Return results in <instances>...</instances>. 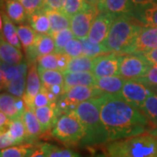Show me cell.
<instances>
[{
	"label": "cell",
	"mask_w": 157,
	"mask_h": 157,
	"mask_svg": "<svg viewBox=\"0 0 157 157\" xmlns=\"http://www.w3.org/2000/svg\"><path fill=\"white\" fill-rule=\"evenodd\" d=\"M101 118L108 142L141 135L152 128L140 108L116 94H104L101 96Z\"/></svg>",
	"instance_id": "obj_1"
},
{
	"label": "cell",
	"mask_w": 157,
	"mask_h": 157,
	"mask_svg": "<svg viewBox=\"0 0 157 157\" xmlns=\"http://www.w3.org/2000/svg\"><path fill=\"white\" fill-rule=\"evenodd\" d=\"M101 96L79 103L73 111L85 128L86 135L81 141L82 145L108 142L101 118Z\"/></svg>",
	"instance_id": "obj_2"
},
{
	"label": "cell",
	"mask_w": 157,
	"mask_h": 157,
	"mask_svg": "<svg viewBox=\"0 0 157 157\" xmlns=\"http://www.w3.org/2000/svg\"><path fill=\"white\" fill-rule=\"evenodd\" d=\"M107 157H157V136L147 132L108 142Z\"/></svg>",
	"instance_id": "obj_3"
},
{
	"label": "cell",
	"mask_w": 157,
	"mask_h": 157,
	"mask_svg": "<svg viewBox=\"0 0 157 157\" xmlns=\"http://www.w3.org/2000/svg\"><path fill=\"white\" fill-rule=\"evenodd\" d=\"M136 18L132 16H118L111 25L103 45L109 52L125 54L139 33L141 24H136Z\"/></svg>",
	"instance_id": "obj_4"
},
{
	"label": "cell",
	"mask_w": 157,
	"mask_h": 157,
	"mask_svg": "<svg viewBox=\"0 0 157 157\" xmlns=\"http://www.w3.org/2000/svg\"><path fill=\"white\" fill-rule=\"evenodd\" d=\"M85 135L84 127L73 111L63 113L52 129V136L67 144L81 143Z\"/></svg>",
	"instance_id": "obj_5"
},
{
	"label": "cell",
	"mask_w": 157,
	"mask_h": 157,
	"mask_svg": "<svg viewBox=\"0 0 157 157\" xmlns=\"http://www.w3.org/2000/svg\"><path fill=\"white\" fill-rule=\"evenodd\" d=\"M102 94H104V93L96 88L95 86H74L62 94L57 106L60 113L71 112L74 110V108L79 103L99 97Z\"/></svg>",
	"instance_id": "obj_6"
},
{
	"label": "cell",
	"mask_w": 157,
	"mask_h": 157,
	"mask_svg": "<svg viewBox=\"0 0 157 157\" xmlns=\"http://www.w3.org/2000/svg\"><path fill=\"white\" fill-rule=\"evenodd\" d=\"M151 66V64L147 61L140 54L121 55L118 75L126 80H135L144 76Z\"/></svg>",
	"instance_id": "obj_7"
},
{
	"label": "cell",
	"mask_w": 157,
	"mask_h": 157,
	"mask_svg": "<svg viewBox=\"0 0 157 157\" xmlns=\"http://www.w3.org/2000/svg\"><path fill=\"white\" fill-rule=\"evenodd\" d=\"M99 13L100 11L97 6L87 2L81 11L71 17L70 28L73 31L75 38L82 39L87 37L92 24Z\"/></svg>",
	"instance_id": "obj_8"
},
{
	"label": "cell",
	"mask_w": 157,
	"mask_h": 157,
	"mask_svg": "<svg viewBox=\"0 0 157 157\" xmlns=\"http://www.w3.org/2000/svg\"><path fill=\"white\" fill-rule=\"evenodd\" d=\"M154 93L155 92L146 85L137 80L129 79L126 80L121 91L116 95L132 106L140 108L147 98Z\"/></svg>",
	"instance_id": "obj_9"
},
{
	"label": "cell",
	"mask_w": 157,
	"mask_h": 157,
	"mask_svg": "<svg viewBox=\"0 0 157 157\" xmlns=\"http://www.w3.org/2000/svg\"><path fill=\"white\" fill-rule=\"evenodd\" d=\"M157 48V27L143 25L125 54H140Z\"/></svg>",
	"instance_id": "obj_10"
},
{
	"label": "cell",
	"mask_w": 157,
	"mask_h": 157,
	"mask_svg": "<svg viewBox=\"0 0 157 157\" xmlns=\"http://www.w3.org/2000/svg\"><path fill=\"white\" fill-rule=\"evenodd\" d=\"M115 16L106 12H100L92 24L87 38L95 44H103L106 40Z\"/></svg>",
	"instance_id": "obj_11"
},
{
	"label": "cell",
	"mask_w": 157,
	"mask_h": 157,
	"mask_svg": "<svg viewBox=\"0 0 157 157\" xmlns=\"http://www.w3.org/2000/svg\"><path fill=\"white\" fill-rule=\"evenodd\" d=\"M121 55L116 53L105 54L94 58L92 73L96 78L119 74Z\"/></svg>",
	"instance_id": "obj_12"
},
{
	"label": "cell",
	"mask_w": 157,
	"mask_h": 157,
	"mask_svg": "<svg viewBox=\"0 0 157 157\" xmlns=\"http://www.w3.org/2000/svg\"><path fill=\"white\" fill-rule=\"evenodd\" d=\"M42 88V83L39 77L38 64L36 61H33L29 67L27 78H26V89L23 96V100L25 105L31 109L33 108L34 98Z\"/></svg>",
	"instance_id": "obj_13"
},
{
	"label": "cell",
	"mask_w": 157,
	"mask_h": 157,
	"mask_svg": "<svg viewBox=\"0 0 157 157\" xmlns=\"http://www.w3.org/2000/svg\"><path fill=\"white\" fill-rule=\"evenodd\" d=\"M31 62L37 60L39 57L55 52V42L50 34L38 33L34 44L25 52Z\"/></svg>",
	"instance_id": "obj_14"
},
{
	"label": "cell",
	"mask_w": 157,
	"mask_h": 157,
	"mask_svg": "<svg viewBox=\"0 0 157 157\" xmlns=\"http://www.w3.org/2000/svg\"><path fill=\"white\" fill-rule=\"evenodd\" d=\"M25 103L23 98L14 96L11 94L2 93L0 95V110L11 120L22 117Z\"/></svg>",
	"instance_id": "obj_15"
},
{
	"label": "cell",
	"mask_w": 157,
	"mask_h": 157,
	"mask_svg": "<svg viewBox=\"0 0 157 157\" xmlns=\"http://www.w3.org/2000/svg\"><path fill=\"white\" fill-rule=\"evenodd\" d=\"M100 12H106L118 16H134L135 9L130 0H104L97 6Z\"/></svg>",
	"instance_id": "obj_16"
},
{
	"label": "cell",
	"mask_w": 157,
	"mask_h": 157,
	"mask_svg": "<svg viewBox=\"0 0 157 157\" xmlns=\"http://www.w3.org/2000/svg\"><path fill=\"white\" fill-rule=\"evenodd\" d=\"M33 111L42 126L44 133L52 129L59 116V114H60V111L55 102L45 107H37Z\"/></svg>",
	"instance_id": "obj_17"
},
{
	"label": "cell",
	"mask_w": 157,
	"mask_h": 157,
	"mask_svg": "<svg viewBox=\"0 0 157 157\" xmlns=\"http://www.w3.org/2000/svg\"><path fill=\"white\" fill-rule=\"evenodd\" d=\"M22 121L26 129L28 143H33L34 140H37L44 133L42 126L39 121L34 111L26 105L22 114Z\"/></svg>",
	"instance_id": "obj_18"
},
{
	"label": "cell",
	"mask_w": 157,
	"mask_h": 157,
	"mask_svg": "<svg viewBox=\"0 0 157 157\" xmlns=\"http://www.w3.org/2000/svg\"><path fill=\"white\" fill-rule=\"evenodd\" d=\"M70 57L61 52H52L37 59L38 67L47 70H59L65 71L67 67Z\"/></svg>",
	"instance_id": "obj_19"
},
{
	"label": "cell",
	"mask_w": 157,
	"mask_h": 157,
	"mask_svg": "<svg viewBox=\"0 0 157 157\" xmlns=\"http://www.w3.org/2000/svg\"><path fill=\"white\" fill-rule=\"evenodd\" d=\"M64 74V87L63 93L68 89L85 86H94L96 77L92 72H80V73H63Z\"/></svg>",
	"instance_id": "obj_20"
},
{
	"label": "cell",
	"mask_w": 157,
	"mask_h": 157,
	"mask_svg": "<svg viewBox=\"0 0 157 157\" xmlns=\"http://www.w3.org/2000/svg\"><path fill=\"white\" fill-rule=\"evenodd\" d=\"M126 79L120 75L96 78L94 86L104 94H118L123 87Z\"/></svg>",
	"instance_id": "obj_21"
},
{
	"label": "cell",
	"mask_w": 157,
	"mask_h": 157,
	"mask_svg": "<svg viewBox=\"0 0 157 157\" xmlns=\"http://www.w3.org/2000/svg\"><path fill=\"white\" fill-rule=\"evenodd\" d=\"M1 37L6 41L17 47L18 49L22 48V45L17 34V29L5 12H1Z\"/></svg>",
	"instance_id": "obj_22"
},
{
	"label": "cell",
	"mask_w": 157,
	"mask_h": 157,
	"mask_svg": "<svg viewBox=\"0 0 157 157\" xmlns=\"http://www.w3.org/2000/svg\"><path fill=\"white\" fill-rule=\"evenodd\" d=\"M27 64L20 63L18 65L11 66L5 62L1 61V70H0V77H1V89H6V86L9 84L13 78L19 75L27 74Z\"/></svg>",
	"instance_id": "obj_23"
},
{
	"label": "cell",
	"mask_w": 157,
	"mask_h": 157,
	"mask_svg": "<svg viewBox=\"0 0 157 157\" xmlns=\"http://www.w3.org/2000/svg\"><path fill=\"white\" fill-rule=\"evenodd\" d=\"M0 58L1 61L8 65L15 66L22 63L23 53L21 49L9 44L6 39L1 37L0 43Z\"/></svg>",
	"instance_id": "obj_24"
},
{
	"label": "cell",
	"mask_w": 157,
	"mask_h": 157,
	"mask_svg": "<svg viewBox=\"0 0 157 157\" xmlns=\"http://www.w3.org/2000/svg\"><path fill=\"white\" fill-rule=\"evenodd\" d=\"M47 17L50 20L51 24V34L62 31L64 29L70 28L71 25V17L67 16L60 10H53L44 8Z\"/></svg>",
	"instance_id": "obj_25"
},
{
	"label": "cell",
	"mask_w": 157,
	"mask_h": 157,
	"mask_svg": "<svg viewBox=\"0 0 157 157\" xmlns=\"http://www.w3.org/2000/svg\"><path fill=\"white\" fill-rule=\"evenodd\" d=\"M42 86L51 90L53 87H64V74L59 70H47L38 67Z\"/></svg>",
	"instance_id": "obj_26"
},
{
	"label": "cell",
	"mask_w": 157,
	"mask_h": 157,
	"mask_svg": "<svg viewBox=\"0 0 157 157\" xmlns=\"http://www.w3.org/2000/svg\"><path fill=\"white\" fill-rule=\"evenodd\" d=\"M5 13L17 24H22L28 18V14L19 0H6Z\"/></svg>",
	"instance_id": "obj_27"
},
{
	"label": "cell",
	"mask_w": 157,
	"mask_h": 157,
	"mask_svg": "<svg viewBox=\"0 0 157 157\" xmlns=\"http://www.w3.org/2000/svg\"><path fill=\"white\" fill-rule=\"evenodd\" d=\"M6 131L12 140L14 146L24 144V142L28 143L26 129L23 122L22 117L11 120L9 128Z\"/></svg>",
	"instance_id": "obj_28"
},
{
	"label": "cell",
	"mask_w": 157,
	"mask_h": 157,
	"mask_svg": "<svg viewBox=\"0 0 157 157\" xmlns=\"http://www.w3.org/2000/svg\"><path fill=\"white\" fill-rule=\"evenodd\" d=\"M94 58L80 55L75 58H70L67 67L63 73H80V72H92L94 67Z\"/></svg>",
	"instance_id": "obj_29"
},
{
	"label": "cell",
	"mask_w": 157,
	"mask_h": 157,
	"mask_svg": "<svg viewBox=\"0 0 157 157\" xmlns=\"http://www.w3.org/2000/svg\"><path fill=\"white\" fill-rule=\"evenodd\" d=\"M27 20L30 24V26L37 33L50 34V20L44 9L29 15Z\"/></svg>",
	"instance_id": "obj_30"
},
{
	"label": "cell",
	"mask_w": 157,
	"mask_h": 157,
	"mask_svg": "<svg viewBox=\"0 0 157 157\" xmlns=\"http://www.w3.org/2000/svg\"><path fill=\"white\" fill-rule=\"evenodd\" d=\"M133 17L145 26L157 27V1L140 10L135 11Z\"/></svg>",
	"instance_id": "obj_31"
},
{
	"label": "cell",
	"mask_w": 157,
	"mask_h": 157,
	"mask_svg": "<svg viewBox=\"0 0 157 157\" xmlns=\"http://www.w3.org/2000/svg\"><path fill=\"white\" fill-rule=\"evenodd\" d=\"M140 109L148 119L152 128L157 127V94L154 93L147 97Z\"/></svg>",
	"instance_id": "obj_32"
},
{
	"label": "cell",
	"mask_w": 157,
	"mask_h": 157,
	"mask_svg": "<svg viewBox=\"0 0 157 157\" xmlns=\"http://www.w3.org/2000/svg\"><path fill=\"white\" fill-rule=\"evenodd\" d=\"M36 144L25 143L16 146H11L2 149L0 152V157H28L33 151Z\"/></svg>",
	"instance_id": "obj_33"
},
{
	"label": "cell",
	"mask_w": 157,
	"mask_h": 157,
	"mask_svg": "<svg viewBox=\"0 0 157 157\" xmlns=\"http://www.w3.org/2000/svg\"><path fill=\"white\" fill-rule=\"evenodd\" d=\"M17 29L23 49L26 52L34 44L38 33L27 25L19 24L17 26Z\"/></svg>",
	"instance_id": "obj_34"
},
{
	"label": "cell",
	"mask_w": 157,
	"mask_h": 157,
	"mask_svg": "<svg viewBox=\"0 0 157 157\" xmlns=\"http://www.w3.org/2000/svg\"><path fill=\"white\" fill-rule=\"evenodd\" d=\"M26 78H27L26 74L17 76L9 82V84L6 86L5 90H6L9 94L12 95L23 98L26 89Z\"/></svg>",
	"instance_id": "obj_35"
},
{
	"label": "cell",
	"mask_w": 157,
	"mask_h": 157,
	"mask_svg": "<svg viewBox=\"0 0 157 157\" xmlns=\"http://www.w3.org/2000/svg\"><path fill=\"white\" fill-rule=\"evenodd\" d=\"M55 42V52H62L68 42L75 38L71 28H67L51 34Z\"/></svg>",
	"instance_id": "obj_36"
},
{
	"label": "cell",
	"mask_w": 157,
	"mask_h": 157,
	"mask_svg": "<svg viewBox=\"0 0 157 157\" xmlns=\"http://www.w3.org/2000/svg\"><path fill=\"white\" fill-rule=\"evenodd\" d=\"M80 40L82 41V44H83V54L84 55L95 58V57L109 52L107 48L103 45V44L93 43L90 41L87 37L80 39Z\"/></svg>",
	"instance_id": "obj_37"
},
{
	"label": "cell",
	"mask_w": 157,
	"mask_h": 157,
	"mask_svg": "<svg viewBox=\"0 0 157 157\" xmlns=\"http://www.w3.org/2000/svg\"><path fill=\"white\" fill-rule=\"evenodd\" d=\"M58 98L56 95H54L51 91L46 89L45 87L42 86L39 93L34 98L33 103V110H34L37 107H45L54 103L56 99Z\"/></svg>",
	"instance_id": "obj_38"
},
{
	"label": "cell",
	"mask_w": 157,
	"mask_h": 157,
	"mask_svg": "<svg viewBox=\"0 0 157 157\" xmlns=\"http://www.w3.org/2000/svg\"><path fill=\"white\" fill-rule=\"evenodd\" d=\"M86 4V0H64L61 11L71 17L81 11Z\"/></svg>",
	"instance_id": "obj_39"
},
{
	"label": "cell",
	"mask_w": 157,
	"mask_h": 157,
	"mask_svg": "<svg viewBox=\"0 0 157 157\" xmlns=\"http://www.w3.org/2000/svg\"><path fill=\"white\" fill-rule=\"evenodd\" d=\"M61 53H65L70 58L83 55V44L79 39L73 38L66 45Z\"/></svg>",
	"instance_id": "obj_40"
},
{
	"label": "cell",
	"mask_w": 157,
	"mask_h": 157,
	"mask_svg": "<svg viewBox=\"0 0 157 157\" xmlns=\"http://www.w3.org/2000/svg\"><path fill=\"white\" fill-rule=\"evenodd\" d=\"M48 157H81L78 153L69 148H64L54 146L49 143H45Z\"/></svg>",
	"instance_id": "obj_41"
},
{
	"label": "cell",
	"mask_w": 157,
	"mask_h": 157,
	"mask_svg": "<svg viewBox=\"0 0 157 157\" xmlns=\"http://www.w3.org/2000/svg\"><path fill=\"white\" fill-rule=\"evenodd\" d=\"M142 84L146 85L149 87H154L157 86V65H152L146 74L141 78L135 79Z\"/></svg>",
	"instance_id": "obj_42"
},
{
	"label": "cell",
	"mask_w": 157,
	"mask_h": 157,
	"mask_svg": "<svg viewBox=\"0 0 157 157\" xmlns=\"http://www.w3.org/2000/svg\"><path fill=\"white\" fill-rule=\"evenodd\" d=\"M25 7L27 14L31 15L45 8V0H19Z\"/></svg>",
	"instance_id": "obj_43"
},
{
	"label": "cell",
	"mask_w": 157,
	"mask_h": 157,
	"mask_svg": "<svg viewBox=\"0 0 157 157\" xmlns=\"http://www.w3.org/2000/svg\"><path fill=\"white\" fill-rule=\"evenodd\" d=\"M28 157H48V153H47L45 143L36 144L33 151L31 153V155Z\"/></svg>",
	"instance_id": "obj_44"
},
{
	"label": "cell",
	"mask_w": 157,
	"mask_h": 157,
	"mask_svg": "<svg viewBox=\"0 0 157 157\" xmlns=\"http://www.w3.org/2000/svg\"><path fill=\"white\" fill-rule=\"evenodd\" d=\"M140 54L151 65H157V48L152 49Z\"/></svg>",
	"instance_id": "obj_45"
},
{
	"label": "cell",
	"mask_w": 157,
	"mask_h": 157,
	"mask_svg": "<svg viewBox=\"0 0 157 157\" xmlns=\"http://www.w3.org/2000/svg\"><path fill=\"white\" fill-rule=\"evenodd\" d=\"M156 1L157 0H130L132 6L135 9V11L140 10V9H142V8H144L146 6L151 5L153 3L156 2Z\"/></svg>",
	"instance_id": "obj_46"
},
{
	"label": "cell",
	"mask_w": 157,
	"mask_h": 157,
	"mask_svg": "<svg viewBox=\"0 0 157 157\" xmlns=\"http://www.w3.org/2000/svg\"><path fill=\"white\" fill-rule=\"evenodd\" d=\"M64 0H45V8L53 10H62Z\"/></svg>",
	"instance_id": "obj_47"
},
{
	"label": "cell",
	"mask_w": 157,
	"mask_h": 157,
	"mask_svg": "<svg viewBox=\"0 0 157 157\" xmlns=\"http://www.w3.org/2000/svg\"><path fill=\"white\" fill-rule=\"evenodd\" d=\"M11 120L4 113L0 112V132H4L8 129L10 124H11Z\"/></svg>",
	"instance_id": "obj_48"
},
{
	"label": "cell",
	"mask_w": 157,
	"mask_h": 157,
	"mask_svg": "<svg viewBox=\"0 0 157 157\" xmlns=\"http://www.w3.org/2000/svg\"><path fill=\"white\" fill-rule=\"evenodd\" d=\"M89 4H92V5H94V6H98L99 4H101L102 3L104 0H86Z\"/></svg>",
	"instance_id": "obj_49"
},
{
	"label": "cell",
	"mask_w": 157,
	"mask_h": 157,
	"mask_svg": "<svg viewBox=\"0 0 157 157\" xmlns=\"http://www.w3.org/2000/svg\"><path fill=\"white\" fill-rule=\"evenodd\" d=\"M148 133H150L152 135L157 136V127H155V128H153L150 129V130L148 131Z\"/></svg>",
	"instance_id": "obj_50"
},
{
	"label": "cell",
	"mask_w": 157,
	"mask_h": 157,
	"mask_svg": "<svg viewBox=\"0 0 157 157\" xmlns=\"http://www.w3.org/2000/svg\"><path fill=\"white\" fill-rule=\"evenodd\" d=\"M150 88H151V89L153 90L155 94H157V86H154V87H150Z\"/></svg>",
	"instance_id": "obj_51"
},
{
	"label": "cell",
	"mask_w": 157,
	"mask_h": 157,
	"mask_svg": "<svg viewBox=\"0 0 157 157\" xmlns=\"http://www.w3.org/2000/svg\"><path fill=\"white\" fill-rule=\"evenodd\" d=\"M94 157H107L106 155H101V154H100V155H95V156Z\"/></svg>",
	"instance_id": "obj_52"
}]
</instances>
